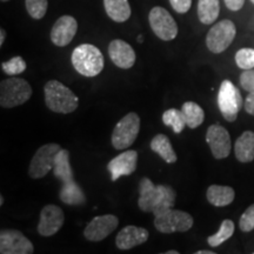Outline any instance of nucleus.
<instances>
[{
	"mask_svg": "<svg viewBox=\"0 0 254 254\" xmlns=\"http://www.w3.org/2000/svg\"><path fill=\"white\" fill-rule=\"evenodd\" d=\"M2 204H4V198H2V195L0 196V206H1Z\"/></svg>",
	"mask_w": 254,
	"mask_h": 254,
	"instance_id": "nucleus-41",
	"label": "nucleus"
},
{
	"mask_svg": "<svg viewBox=\"0 0 254 254\" xmlns=\"http://www.w3.org/2000/svg\"><path fill=\"white\" fill-rule=\"evenodd\" d=\"M236 157L240 163L254 160V132L246 131L241 134L234 145Z\"/></svg>",
	"mask_w": 254,
	"mask_h": 254,
	"instance_id": "nucleus-19",
	"label": "nucleus"
},
{
	"mask_svg": "<svg viewBox=\"0 0 254 254\" xmlns=\"http://www.w3.org/2000/svg\"><path fill=\"white\" fill-rule=\"evenodd\" d=\"M65 221L63 209L57 205H46L40 212L38 233L43 237H52L58 233Z\"/></svg>",
	"mask_w": 254,
	"mask_h": 254,
	"instance_id": "nucleus-14",
	"label": "nucleus"
},
{
	"mask_svg": "<svg viewBox=\"0 0 254 254\" xmlns=\"http://www.w3.org/2000/svg\"><path fill=\"white\" fill-rule=\"evenodd\" d=\"M234 233V224L230 219H226L221 222V226L217 233L207 238V243L211 247H218L225 241L230 239Z\"/></svg>",
	"mask_w": 254,
	"mask_h": 254,
	"instance_id": "nucleus-28",
	"label": "nucleus"
},
{
	"mask_svg": "<svg viewBox=\"0 0 254 254\" xmlns=\"http://www.w3.org/2000/svg\"><path fill=\"white\" fill-rule=\"evenodd\" d=\"M1 68L7 75L20 74L26 69V63L21 57H14V58L9 59L8 62H4L1 64Z\"/></svg>",
	"mask_w": 254,
	"mask_h": 254,
	"instance_id": "nucleus-30",
	"label": "nucleus"
},
{
	"mask_svg": "<svg viewBox=\"0 0 254 254\" xmlns=\"http://www.w3.org/2000/svg\"><path fill=\"white\" fill-rule=\"evenodd\" d=\"M182 111L184 116H185L186 125L189 126L190 128H196V127H199L202 123H204L205 112L196 103L186 101V103L183 105Z\"/></svg>",
	"mask_w": 254,
	"mask_h": 254,
	"instance_id": "nucleus-26",
	"label": "nucleus"
},
{
	"mask_svg": "<svg viewBox=\"0 0 254 254\" xmlns=\"http://www.w3.org/2000/svg\"><path fill=\"white\" fill-rule=\"evenodd\" d=\"M109 55L114 65L123 69L131 68L136 59L132 46L122 39L111 41L109 45Z\"/></svg>",
	"mask_w": 254,
	"mask_h": 254,
	"instance_id": "nucleus-17",
	"label": "nucleus"
},
{
	"mask_svg": "<svg viewBox=\"0 0 254 254\" xmlns=\"http://www.w3.org/2000/svg\"><path fill=\"white\" fill-rule=\"evenodd\" d=\"M151 150L167 164H174L178 159L170 139L165 134H157L152 139Z\"/></svg>",
	"mask_w": 254,
	"mask_h": 254,
	"instance_id": "nucleus-23",
	"label": "nucleus"
},
{
	"mask_svg": "<svg viewBox=\"0 0 254 254\" xmlns=\"http://www.w3.org/2000/svg\"><path fill=\"white\" fill-rule=\"evenodd\" d=\"M245 110L246 112L254 116V92H250L245 100Z\"/></svg>",
	"mask_w": 254,
	"mask_h": 254,
	"instance_id": "nucleus-36",
	"label": "nucleus"
},
{
	"mask_svg": "<svg viewBox=\"0 0 254 254\" xmlns=\"http://www.w3.org/2000/svg\"><path fill=\"white\" fill-rule=\"evenodd\" d=\"M32 97V87L20 78H8L0 84V105L4 109H13L28 101Z\"/></svg>",
	"mask_w": 254,
	"mask_h": 254,
	"instance_id": "nucleus-4",
	"label": "nucleus"
},
{
	"mask_svg": "<svg viewBox=\"0 0 254 254\" xmlns=\"http://www.w3.org/2000/svg\"><path fill=\"white\" fill-rule=\"evenodd\" d=\"M170 4L177 13L184 14L190 11L192 6V0H170Z\"/></svg>",
	"mask_w": 254,
	"mask_h": 254,
	"instance_id": "nucleus-34",
	"label": "nucleus"
},
{
	"mask_svg": "<svg viewBox=\"0 0 254 254\" xmlns=\"http://www.w3.org/2000/svg\"><path fill=\"white\" fill-rule=\"evenodd\" d=\"M240 85L249 93L254 92V68L244 69L240 74Z\"/></svg>",
	"mask_w": 254,
	"mask_h": 254,
	"instance_id": "nucleus-33",
	"label": "nucleus"
},
{
	"mask_svg": "<svg viewBox=\"0 0 254 254\" xmlns=\"http://www.w3.org/2000/svg\"><path fill=\"white\" fill-rule=\"evenodd\" d=\"M78 31V23L71 15H63L53 25L51 40L56 46H67Z\"/></svg>",
	"mask_w": 254,
	"mask_h": 254,
	"instance_id": "nucleus-16",
	"label": "nucleus"
},
{
	"mask_svg": "<svg viewBox=\"0 0 254 254\" xmlns=\"http://www.w3.org/2000/svg\"><path fill=\"white\" fill-rule=\"evenodd\" d=\"M25 5H26L28 14L33 19L39 20L45 17L49 1L47 0H25Z\"/></svg>",
	"mask_w": 254,
	"mask_h": 254,
	"instance_id": "nucleus-29",
	"label": "nucleus"
},
{
	"mask_svg": "<svg viewBox=\"0 0 254 254\" xmlns=\"http://www.w3.org/2000/svg\"><path fill=\"white\" fill-rule=\"evenodd\" d=\"M179 252L178 251H168V252H166V254H178Z\"/></svg>",
	"mask_w": 254,
	"mask_h": 254,
	"instance_id": "nucleus-39",
	"label": "nucleus"
},
{
	"mask_svg": "<svg viewBox=\"0 0 254 254\" xmlns=\"http://www.w3.org/2000/svg\"><path fill=\"white\" fill-rule=\"evenodd\" d=\"M105 11L116 23H125L131 17L128 0H104Z\"/></svg>",
	"mask_w": 254,
	"mask_h": 254,
	"instance_id": "nucleus-20",
	"label": "nucleus"
},
{
	"mask_svg": "<svg viewBox=\"0 0 254 254\" xmlns=\"http://www.w3.org/2000/svg\"><path fill=\"white\" fill-rule=\"evenodd\" d=\"M206 196H207L209 204L217 206V207H224V206H227L231 202H233L236 193L230 186L212 185L208 187Z\"/></svg>",
	"mask_w": 254,
	"mask_h": 254,
	"instance_id": "nucleus-21",
	"label": "nucleus"
},
{
	"mask_svg": "<svg viewBox=\"0 0 254 254\" xmlns=\"http://www.w3.org/2000/svg\"><path fill=\"white\" fill-rule=\"evenodd\" d=\"M138 43H140V44L142 43V36H141V34L138 37Z\"/></svg>",
	"mask_w": 254,
	"mask_h": 254,
	"instance_id": "nucleus-40",
	"label": "nucleus"
},
{
	"mask_svg": "<svg viewBox=\"0 0 254 254\" xmlns=\"http://www.w3.org/2000/svg\"><path fill=\"white\" fill-rule=\"evenodd\" d=\"M236 34L237 27L233 21L228 20V19L219 21L211 27L207 36H206L207 49L215 55L224 52L233 43Z\"/></svg>",
	"mask_w": 254,
	"mask_h": 254,
	"instance_id": "nucleus-8",
	"label": "nucleus"
},
{
	"mask_svg": "<svg viewBox=\"0 0 254 254\" xmlns=\"http://www.w3.org/2000/svg\"><path fill=\"white\" fill-rule=\"evenodd\" d=\"M148 21L152 31L164 41H171L178 36V25L166 8L155 6L148 14Z\"/></svg>",
	"mask_w": 254,
	"mask_h": 254,
	"instance_id": "nucleus-9",
	"label": "nucleus"
},
{
	"mask_svg": "<svg viewBox=\"0 0 254 254\" xmlns=\"http://www.w3.org/2000/svg\"><path fill=\"white\" fill-rule=\"evenodd\" d=\"M33 244L18 230H4L0 233L1 254H32Z\"/></svg>",
	"mask_w": 254,
	"mask_h": 254,
	"instance_id": "nucleus-11",
	"label": "nucleus"
},
{
	"mask_svg": "<svg viewBox=\"0 0 254 254\" xmlns=\"http://www.w3.org/2000/svg\"><path fill=\"white\" fill-rule=\"evenodd\" d=\"M136 164H138V153L133 150L123 152L113 158L107 165L112 182H117L120 177L131 176L136 170Z\"/></svg>",
	"mask_w": 254,
	"mask_h": 254,
	"instance_id": "nucleus-15",
	"label": "nucleus"
},
{
	"mask_svg": "<svg viewBox=\"0 0 254 254\" xmlns=\"http://www.w3.org/2000/svg\"><path fill=\"white\" fill-rule=\"evenodd\" d=\"M163 123L166 126L172 127L173 132L180 134L184 131L186 125V119L182 110L170 109L165 111L163 114Z\"/></svg>",
	"mask_w": 254,
	"mask_h": 254,
	"instance_id": "nucleus-27",
	"label": "nucleus"
},
{
	"mask_svg": "<svg viewBox=\"0 0 254 254\" xmlns=\"http://www.w3.org/2000/svg\"><path fill=\"white\" fill-rule=\"evenodd\" d=\"M218 106L225 120L230 123L236 122L243 107V97L231 80L221 82L218 93Z\"/></svg>",
	"mask_w": 254,
	"mask_h": 254,
	"instance_id": "nucleus-6",
	"label": "nucleus"
},
{
	"mask_svg": "<svg viewBox=\"0 0 254 254\" xmlns=\"http://www.w3.org/2000/svg\"><path fill=\"white\" fill-rule=\"evenodd\" d=\"M251 2H253V4H254V0H251Z\"/></svg>",
	"mask_w": 254,
	"mask_h": 254,
	"instance_id": "nucleus-43",
	"label": "nucleus"
},
{
	"mask_svg": "<svg viewBox=\"0 0 254 254\" xmlns=\"http://www.w3.org/2000/svg\"><path fill=\"white\" fill-rule=\"evenodd\" d=\"M192 215L180 209L168 208L154 215V227L160 233H176L187 232L193 226Z\"/></svg>",
	"mask_w": 254,
	"mask_h": 254,
	"instance_id": "nucleus-5",
	"label": "nucleus"
},
{
	"mask_svg": "<svg viewBox=\"0 0 254 254\" xmlns=\"http://www.w3.org/2000/svg\"><path fill=\"white\" fill-rule=\"evenodd\" d=\"M118 218L113 214H105L95 217L85 227L84 237L88 241L98 243V241L104 240L105 238L109 237L113 231H116V228L118 227Z\"/></svg>",
	"mask_w": 254,
	"mask_h": 254,
	"instance_id": "nucleus-13",
	"label": "nucleus"
},
{
	"mask_svg": "<svg viewBox=\"0 0 254 254\" xmlns=\"http://www.w3.org/2000/svg\"><path fill=\"white\" fill-rule=\"evenodd\" d=\"M71 62L75 71L87 78L99 74L105 64L103 53L91 44H82L75 47L72 52Z\"/></svg>",
	"mask_w": 254,
	"mask_h": 254,
	"instance_id": "nucleus-3",
	"label": "nucleus"
},
{
	"mask_svg": "<svg viewBox=\"0 0 254 254\" xmlns=\"http://www.w3.org/2000/svg\"><path fill=\"white\" fill-rule=\"evenodd\" d=\"M148 240V231L144 227L126 226L119 232L116 238V245L119 250L127 251L142 245Z\"/></svg>",
	"mask_w": 254,
	"mask_h": 254,
	"instance_id": "nucleus-18",
	"label": "nucleus"
},
{
	"mask_svg": "<svg viewBox=\"0 0 254 254\" xmlns=\"http://www.w3.org/2000/svg\"><path fill=\"white\" fill-rule=\"evenodd\" d=\"M224 1L226 7L233 12L240 11L244 7V4H245V0H224Z\"/></svg>",
	"mask_w": 254,
	"mask_h": 254,
	"instance_id": "nucleus-35",
	"label": "nucleus"
},
{
	"mask_svg": "<svg viewBox=\"0 0 254 254\" xmlns=\"http://www.w3.org/2000/svg\"><path fill=\"white\" fill-rule=\"evenodd\" d=\"M59 198L64 204L72 206L82 205L86 202V196H85L80 186H79L74 180L71 183L63 184L62 190H60Z\"/></svg>",
	"mask_w": 254,
	"mask_h": 254,
	"instance_id": "nucleus-24",
	"label": "nucleus"
},
{
	"mask_svg": "<svg viewBox=\"0 0 254 254\" xmlns=\"http://www.w3.org/2000/svg\"><path fill=\"white\" fill-rule=\"evenodd\" d=\"M196 254H214L213 251H198Z\"/></svg>",
	"mask_w": 254,
	"mask_h": 254,
	"instance_id": "nucleus-38",
	"label": "nucleus"
},
{
	"mask_svg": "<svg viewBox=\"0 0 254 254\" xmlns=\"http://www.w3.org/2000/svg\"><path fill=\"white\" fill-rule=\"evenodd\" d=\"M206 141L215 159H225L231 153V135L225 127L219 124L209 126L206 132Z\"/></svg>",
	"mask_w": 254,
	"mask_h": 254,
	"instance_id": "nucleus-12",
	"label": "nucleus"
},
{
	"mask_svg": "<svg viewBox=\"0 0 254 254\" xmlns=\"http://www.w3.org/2000/svg\"><path fill=\"white\" fill-rule=\"evenodd\" d=\"M239 227L243 232H251L254 230V204L251 205L241 215Z\"/></svg>",
	"mask_w": 254,
	"mask_h": 254,
	"instance_id": "nucleus-32",
	"label": "nucleus"
},
{
	"mask_svg": "<svg viewBox=\"0 0 254 254\" xmlns=\"http://www.w3.org/2000/svg\"><path fill=\"white\" fill-rule=\"evenodd\" d=\"M62 150L58 144H46L41 146L32 158L28 174L32 179H40L44 178L55 166L57 154Z\"/></svg>",
	"mask_w": 254,
	"mask_h": 254,
	"instance_id": "nucleus-10",
	"label": "nucleus"
},
{
	"mask_svg": "<svg viewBox=\"0 0 254 254\" xmlns=\"http://www.w3.org/2000/svg\"><path fill=\"white\" fill-rule=\"evenodd\" d=\"M220 13V1L219 0H199L198 17L204 25H211L217 20Z\"/></svg>",
	"mask_w": 254,
	"mask_h": 254,
	"instance_id": "nucleus-25",
	"label": "nucleus"
},
{
	"mask_svg": "<svg viewBox=\"0 0 254 254\" xmlns=\"http://www.w3.org/2000/svg\"><path fill=\"white\" fill-rule=\"evenodd\" d=\"M53 174L63 184L71 183L74 180L71 164H69V152L67 150L62 148L57 154L55 166H53Z\"/></svg>",
	"mask_w": 254,
	"mask_h": 254,
	"instance_id": "nucleus-22",
	"label": "nucleus"
},
{
	"mask_svg": "<svg viewBox=\"0 0 254 254\" xmlns=\"http://www.w3.org/2000/svg\"><path fill=\"white\" fill-rule=\"evenodd\" d=\"M140 129V118L134 112L126 114L122 120L117 124L112 132L113 147L116 150H125L133 145Z\"/></svg>",
	"mask_w": 254,
	"mask_h": 254,
	"instance_id": "nucleus-7",
	"label": "nucleus"
},
{
	"mask_svg": "<svg viewBox=\"0 0 254 254\" xmlns=\"http://www.w3.org/2000/svg\"><path fill=\"white\" fill-rule=\"evenodd\" d=\"M176 190L168 185H155L148 178L139 182L138 206L142 212L154 215L172 208L176 204Z\"/></svg>",
	"mask_w": 254,
	"mask_h": 254,
	"instance_id": "nucleus-1",
	"label": "nucleus"
},
{
	"mask_svg": "<svg viewBox=\"0 0 254 254\" xmlns=\"http://www.w3.org/2000/svg\"><path fill=\"white\" fill-rule=\"evenodd\" d=\"M1 1H2V2H6V1H8V0H1Z\"/></svg>",
	"mask_w": 254,
	"mask_h": 254,
	"instance_id": "nucleus-42",
	"label": "nucleus"
},
{
	"mask_svg": "<svg viewBox=\"0 0 254 254\" xmlns=\"http://www.w3.org/2000/svg\"><path fill=\"white\" fill-rule=\"evenodd\" d=\"M236 63L238 67L241 69L254 68V50L253 49H241L236 55Z\"/></svg>",
	"mask_w": 254,
	"mask_h": 254,
	"instance_id": "nucleus-31",
	"label": "nucleus"
},
{
	"mask_svg": "<svg viewBox=\"0 0 254 254\" xmlns=\"http://www.w3.org/2000/svg\"><path fill=\"white\" fill-rule=\"evenodd\" d=\"M45 104L47 109L56 113L68 114L78 109L79 99L72 90L58 80H50L45 87Z\"/></svg>",
	"mask_w": 254,
	"mask_h": 254,
	"instance_id": "nucleus-2",
	"label": "nucleus"
},
{
	"mask_svg": "<svg viewBox=\"0 0 254 254\" xmlns=\"http://www.w3.org/2000/svg\"><path fill=\"white\" fill-rule=\"evenodd\" d=\"M5 37H6V33H5V31L2 30H0V46H2V44H4V41H5Z\"/></svg>",
	"mask_w": 254,
	"mask_h": 254,
	"instance_id": "nucleus-37",
	"label": "nucleus"
}]
</instances>
